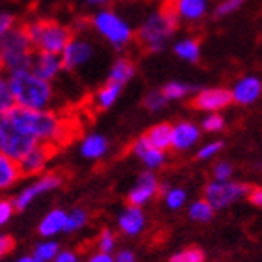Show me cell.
Listing matches in <instances>:
<instances>
[{
	"instance_id": "obj_1",
	"label": "cell",
	"mask_w": 262,
	"mask_h": 262,
	"mask_svg": "<svg viewBox=\"0 0 262 262\" xmlns=\"http://www.w3.org/2000/svg\"><path fill=\"white\" fill-rule=\"evenodd\" d=\"M8 86L13 96L15 107L30 111H43L53 98V88L47 81L39 79L32 71H15L8 79Z\"/></svg>"
},
{
	"instance_id": "obj_2",
	"label": "cell",
	"mask_w": 262,
	"mask_h": 262,
	"mask_svg": "<svg viewBox=\"0 0 262 262\" xmlns=\"http://www.w3.org/2000/svg\"><path fill=\"white\" fill-rule=\"evenodd\" d=\"M6 116L23 133L30 135L38 142L56 141L64 133L62 120L55 113H49V111H30V109H21V107H13Z\"/></svg>"
},
{
	"instance_id": "obj_3",
	"label": "cell",
	"mask_w": 262,
	"mask_h": 262,
	"mask_svg": "<svg viewBox=\"0 0 262 262\" xmlns=\"http://www.w3.org/2000/svg\"><path fill=\"white\" fill-rule=\"evenodd\" d=\"M32 58V43L25 34V28H11L0 39V68L10 73L30 71Z\"/></svg>"
},
{
	"instance_id": "obj_4",
	"label": "cell",
	"mask_w": 262,
	"mask_h": 262,
	"mask_svg": "<svg viewBox=\"0 0 262 262\" xmlns=\"http://www.w3.org/2000/svg\"><path fill=\"white\" fill-rule=\"evenodd\" d=\"M32 47L36 45L39 53L45 55H60L66 45L71 41V30L55 21H36L25 27Z\"/></svg>"
},
{
	"instance_id": "obj_5",
	"label": "cell",
	"mask_w": 262,
	"mask_h": 262,
	"mask_svg": "<svg viewBox=\"0 0 262 262\" xmlns=\"http://www.w3.org/2000/svg\"><path fill=\"white\" fill-rule=\"evenodd\" d=\"M176 28H178V19L167 11H161V13L152 15L142 25L139 39L150 53H158L163 49L167 38L174 34Z\"/></svg>"
},
{
	"instance_id": "obj_6",
	"label": "cell",
	"mask_w": 262,
	"mask_h": 262,
	"mask_svg": "<svg viewBox=\"0 0 262 262\" xmlns=\"http://www.w3.org/2000/svg\"><path fill=\"white\" fill-rule=\"evenodd\" d=\"M36 139L23 133L8 116H0V154L13 161H21L34 146Z\"/></svg>"
},
{
	"instance_id": "obj_7",
	"label": "cell",
	"mask_w": 262,
	"mask_h": 262,
	"mask_svg": "<svg viewBox=\"0 0 262 262\" xmlns=\"http://www.w3.org/2000/svg\"><path fill=\"white\" fill-rule=\"evenodd\" d=\"M251 189L249 184H234V182H212L204 189V201L210 204L212 210H221L229 204L247 195Z\"/></svg>"
},
{
	"instance_id": "obj_8",
	"label": "cell",
	"mask_w": 262,
	"mask_h": 262,
	"mask_svg": "<svg viewBox=\"0 0 262 262\" xmlns=\"http://www.w3.org/2000/svg\"><path fill=\"white\" fill-rule=\"evenodd\" d=\"M94 27L98 28V32L109 39L115 47H124L131 39V28L127 27V23H124L116 15L115 11H99L98 15L94 17Z\"/></svg>"
},
{
	"instance_id": "obj_9",
	"label": "cell",
	"mask_w": 262,
	"mask_h": 262,
	"mask_svg": "<svg viewBox=\"0 0 262 262\" xmlns=\"http://www.w3.org/2000/svg\"><path fill=\"white\" fill-rule=\"evenodd\" d=\"M51 156H53V146H51L49 142H38L21 161H17L21 176H32L41 172Z\"/></svg>"
},
{
	"instance_id": "obj_10",
	"label": "cell",
	"mask_w": 262,
	"mask_h": 262,
	"mask_svg": "<svg viewBox=\"0 0 262 262\" xmlns=\"http://www.w3.org/2000/svg\"><path fill=\"white\" fill-rule=\"evenodd\" d=\"M60 184H62V176L60 174L43 176V178L36 182L34 186L27 187V189H23V191L19 193V196H17L15 202H13V208H15V210H25V208H27L38 195H41V193H47V191H53V189H56Z\"/></svg>"
},
{
	"instance_id": "obj_11",
	"label": "cell",
	"mask_w": 262,
	"mask_h": 262,
	"mask_svg": "<svg viewBox=\"0 0 262 262\" xmlns=\"http://www.w3.org/2000/svg\"><path fill=\"white\" fill-rule=\"evenodd\" d=\"M232 101V96H230V90L227 88H208V90H202L195 96V99L191 101V105L199 111H215L223 109Z\"/></svg>"
},
{
	"instance_id": "obj_12",
	"label": "cell",
	"mask_w": 262,
	"mask_h": 262,
	"mask_svg": "<svg viewBox=\"0 0 262 262\" xmlns=\"http://www.w3.org/2000/svg\"><path fill=\"white\" fill-rule=\"evenodd\" d=\"M206 10L208 0H169L163 11L174 15L176 19L196 21V19H201L206 13Z\"/></svg>"
},
{
	"instance_id": "obj_13",
	"label": "cell",
	"mask_w": 262,
	"mask_h": 262,
	"mask_svg": "<svg viewBox=\"0 0 262 262\" xmlns=\"http://www.w3.org/2000/svg\"><path fill=\"white\" fill-rule=\"evenodd\" d=\"M62 53H64V56L60 58L62 68L64 70H75V68H79V66L90 60L92 47L86 41H82V39H71Z\"/></svg>"
},
{
	"instance_id": "obj_14",
	"label": "cell",
	"mask_w": 262,
	"mask_h": 262,
	"mask_svg": "<svg viewBox=\"0 0 262 262\" xmlns=\"http://www.w3.org/2000/svg\"><path fill=\"white\" fill-rule=\"evenodd\" d=\"M262 92V82L257 77H244L236 82L234 88H232V101L240 105H251L255 103L258 98H260Z\"/></svg>"
},
{
	"instance_id": "obj_15",
	"label": "cell",
	"mask_w": 262,
	"mask_h": 262,
	"mask_svg": "<svg viewBox=\"0 0 262 262\" xmlns=\"http://www.w3.org/2000/svg\"><path fill=\"white\" fill-rule=\"evenodd\" d=\"M158 193V178L152 174V172H142L139 176V182H137V187L129 193V204L131 206L139 208L141 204L148 202L154 195Z\"/></svg>"
},
{
	"instance_id": "obj_16",
	"label": "cell",
	"mask_w": 262,
	"mask_h": 262,
	"mask_svg": "<svg viewBox=\"0 0 262 262\" xmlns=\"http://www.w3.org/2000/svg\"><path fill=\"white\" fill-rule=\"evenodd\" d=\"M62 70V62L58 55H45V53H39L36 58L32 60V66H30V71L34 75L43 79V81L49 82L53 77Z\"/></svg>"
},
{
	"instance_id": "obj_17",
	"label": "cell",
	"mask_w": 262,
	"mask_h": 262,
	"mask_svg": "<svg viewBox=\"0 0 262 262\" xmlns=\"http://www.w3.org/2000/svg\"><path fill=\"white\" fill-rule=\"evenodd\" d=\"M199 139V127L191 122H180L172 127V137H170V146L174 150H187Z\"/></svg>"
},
{
	"instance_id": "obj_18",
	"label": "cell",
	"mask_w": 262,
	"mask_h": 262,
	"mask_svg": "<svg viewBox=\"0 0 262 262\" xmlns=\"http://www.w3.org/2000/svg\"><path fill=\"white\" fill-rule=\"evenodd\" d=\"M133 154H135L137 158H141L142 161H144V165H148L150 169H156L159 165H163V161H165V154L150 146L144 137H141V139L133 144Z\"/></svg>"
},
{
	"instance_id": "obj_19",
	"label": "cell",
	"mask_w": 262,
	"mask_h": 262,
	"mask_svg": "<svg viewBox=\"0 0 262 262\" xmlns=\"http://www.w3.org/2000/svg\"><path fill=\"white\" fill-rule=\"evenodd\" d=\"M170 137H172V126L163 122V124H158V126L150 127L148 133L144 135V139H146V142L152 148L163 152V150H167V148L170 146Z\"/></svg>"
},
{
	"instance_id": "obj_20",
	"label": "cell",
	"mask_w": 262,
	"mask_h": 262,
	"mask_svg": "<svg viewBox=\"0 0 262 262\" xmlns=\"http://www.w3.org/2000/svg\"><path fill=\"white\" fill-rule=\"evenodd\" d=\"M144 227V213L141 212V208L131 206L120 215V229L122 232H126L129 236L139 234Z\"/></svg>"
},
{
	"instance_id": "obj_21",
	"label": "cell",
	"mask_w": 262,
	"mask_h": 262,
	"mask_svg": "<svg viewBox=\"0 0 262 262\" xmlns=\"http://www.w3.org/2000/svg\"><path fill=\"white\" fill-rule=\"evenodd\" d=\"M19 178H21V172H19L17 161L0 154V189L11 187Z\"/></svg>"
},
{
	"instance_id": "obj_22",
	"label": "cell",
	"mask_w": 262,
	"mask_h": 262,
	"mask_svg": "<svg viewBox=\"0 0 262 262\" xmlns=\"http://www.w3.org/2000/svg\"><path fill=\"white\" fill-rule=\"evenodd\" d=\"M107 148H109V142L107 139L101 135H88L84 141H82V146H81V152L84 158L88 159H98L101 158L105 152H107Z\"/></svg>"
},
{
	"instance_id": "obj_23",
	"label": "cell",
	"mask_w": 262,
	"mask_h": 262,
	"mask_svg": "<svg viewBox=\"0 0 262 262\" xmlns=\"http://www.w3.org/2000/svg\"><path fill=\"white\" fill-rule=\"evenodd\" d=\"M66 223V212L64 210H53L43 217V221L39 223V234L41 236H53L56 232H60L64 229Z\"/></svg>"
},
{
	"instance_id": "obj_24",
	"label": "cell",
	"mask_w": 262,
	"mask_h": 262,
	"mask_svg": "<svg viewBox=\"0 0 262 262\" xmlns=\"http://www.w3.org/2000/svg\"><path fill=\"white\" fill-rule=\"evenodd\" d=\"M135 73V66L133 62H129L127 58H120V60H116L111 68V73H109V82H115V84H124L127 82L133 77Z\"/></svg>"
},
{
	"instance_id": "obj_25",
	"label": "cell",
	"mask_w": 262,
	"mask_h": 262,
	"mask_svg": "<svg viewBox=\"0 0 262 262\" xmlns=\"http://www.w3.org/2000/svg\"><path fill=\"white\" fill-rule=\"evenodd\" d=\"M120 90H122L120 84L107 82V84H105V86L98 92V96H96V101H98L99 109H109L111 105L118 99V96H120Z\"/></svg>"
},
{
	"instance_id": "obj_26",
	"label": "cell",
	"mask_w": 262,
	"mask_h": 262,
	"mask_svg": "<svg viewBox=\"0 0 262 262\" xmlns=\"http://www.w3.org/2000/svg\"><path fill=\"white\" fill-rule=\"evenodd\" d=\"M174 53L187 62H199L201 47H199V41H195V39H184V41H178L174 45Z\"/></svg>"
},
{
	"instance_id": "obj_27",
	"label": "cell",
	"mask_w": 262,
	"mask_h": 262,
	"mask_svg": "<svg viewBox=\"0 0 262 262\" xmlns=\"http://www.w3.org/2000/svg\"><path fill=\"white\" fill-rule=\"evenodd\" d=\"M58 244L56 242H45V244H39L36 249H34L32 258L36 262H49L55 260V257L58 255Z\"/></svg>"
},
{
	"instance_id": "obj_28",
	"label": "cell",
	"mask_w": 262,
	"mask_h": 262,
	"mask_svg": "<svg viewBox=\"0 0 262 262\" xmlns=\"http://www.w3.org/2000/svg\"><path fill=\"white\" fill-rule=\"evenodd\" d=\"M84 225H86V212H84V210L75 208V210H71L70 213H66V223H64L66 232L79 230L81 227H84Z\"/></svg>"
},
{
	"instance_id": "obj_29",
	"label": "cell",
	"mask_w": 262,
	"mask_h": 262,
	"mask_svg": "<svg viewBox=\"0 0 262 262\" xmlns=\"http://www.w3.org/2000/svg\"><path fill=\"white\" fill-rule=\"evenodd\" d=\"M13 107H15V101H13V96L10 92L8 81L0 77V116H6Z\"/></svg>"
},
{
	"instance_id": "obj_30",
	"label": "cell",
	"mask_w": 262,
	"mask_h": 262,
	"mask_svg": "<svg viewBox=\"0 0 262 262\" xmlns=\"http://www.w3.org/2000/svg\"><path fill=\"white\" fill-rule=\"evenodd\" d=\"M189 217L193 221H210L213 217V210L210 208V204L206 201H196L189 208Z\"/></svg>"
},
{
	"instance_id": "obj_31",
	"label": "cell",
	"mask_w": 262,
	"mask_h": 262,
	"mask_svg": "<svg viewBox=\"0 0 262 262\" xmlns=\"http://www.w3.org/2000/svg\"><path fill=\"white\" fill-rule=\"evenodd\" d=\"M204 251L199 247H187L170 257V262H204Z\"/></svg>"
},
{
	"instance_id": "obj_32",
	"label": "cell",
	"mask_w": 262,
	"mask_h": 262,
	"mask_svg": "<svg viewBox=\"0 0 262 262\" xmlns=\"http://www.w3.org/2000/svg\"><path fill=\"white\" fill-rule=\"evenodd\" d=\"M193 86H187V84H182V82H169L167 86L161 90V94L165 96V99H180L184 98L187 92H191Z\"/></svg>"
},
{
	"instance_id": "obj_33",
	"label": "cell",
	"mask_w": 262,
	"mask_h": 262,
	"mask_svg": "<svg viewBox=\"0 0 262 262\" xmlns=\"http://www.w3.org/2000/svg\"><path fill=\"white\" fill-rule=\"evenodd\" d=\"M165 201H167V206L176 210L186 202V191L184 189H170L165 193Z\"/></svg>"
},
{
	"instance_id": "obj_34",
	"label": "cell",
	"mask_w": 262,
	"mask_h": 262,
	"mask_svg": "<svg viewBox=\"0 0 262 262\" xmlns=\"http://www.w3.org/2000/svg\"><path fill=\"white\" fill-rule=\"evenodd\" d=\"M202 127L206 131H221L225 127V118L217 113H213L202 120Z\"/></svg>"
},
{
	"instance_id": "obj_35",
	"label": "cell",
	"mask_w": 262,
	"mask_h": 262,
	"mask_svg": "<svg viewBox=\"0 0 262 262\" xmlns=\"http://www.w3.org/2000/svg\"><path fill=\"white\" fill-rule=\"evenodd\" d=\"M165 103H167V99L161 92H150L144 99V105L150 111H159L161 107H165Z\"/></svg>"
},
{
	"instance_id": "obj_36",
	"label": "cell",
	"mask_w": 262,
	"mask_h": 262,
	"mask_svg": "<svg viewBox=\"0 0 262 262\" xmlns=\"http://www.w3.org/2000/svg\"><path fill=\"white\" fill-rule=\"evenodd\" d=\"M230 174H232V165L227 161H221L213 167V178L215 182H229Z\"/></svg>"
},
{
	"instance_id": "obj_37",
	"label": "cell",
	"mask_w": 262,
	"mask_h": 262,
	"mask_svg": "<svg viewBox=\"0 0 262 262\" xmlns=\"http://www.w3.org/2000/svg\"><path fill=\"white\" fill-rule=\"evenodd\" d=\"M244 2H246V0H225V2H221V4L217 6V11H215V13H217L219 17L229 15V13L238 10Z\"/></svg>"
},
{
	"instance_id": "obj_38",
	"label": "cell",
	"mask_w": 262,
	"mask_h": 262,
	"mask_svg": "<svg viewBox=\"0 0 262 262\" xmlns=\"http://www.w3.org/2000/svg\"><path fill=\"white\" fill-rule=\"evenodd\" d=\"M98 246H99V249H101L99 253H111L113 251V247H115V236H113L111 230H103V232H101Z\"/></svg>"
},
{
	"instance_id": "obj_39",
	"label": "cell",
	"mask_w": 262,
	"mask_h": 262,
	"mask_svg": "<svg viewBox=\"0 0 262 262\" xmlns=\"http://www.w3.org/2000/svg\"><path fill=\"white\" fill-rule=\"evenodd\" d=\"M221 148H223V142H221V141L212 142V144H206L204 148H201V150H199V158H201V159L212 158V156H215V154H217Z\"/></svg>"
},
{
	"instance_id": "obj_40",
	"label": "cell",
	"mask_w": 262,
	"mask_h": 262,
	"mask_svg": "<svg viewBox=\"0 0 262 262\" xmlns=\"http://www.w3.org/2000/svg\"><path fill=\"white\" fill-rule=\"evenodd\" d=\"M13 202L10 201H0V225H4L10 221V217L13 215Z\"/></svg>"
},
{
	"instance_id": "obj_41",
	"label": "cell",
	"mask_w": 262,
	"mask_h": 262,
	"mask_svg": "<svg viewBox=\"0 0 262 262\" xmlns=\"http://www.w3.org/2000/svg\"><path fill=\"white\" fill-rule=\"evenodd\" d=\"M11 27H13V17L10 13H0V39L10 32Z\"/></svg>"
},
{
	"instance_id": "obj_42",
	"label": "cell",
	"mask_w": 262,
	"mask_h": 262,
	"mask_svg": "<svg viewBox=\"0 0 262 262\" xmlns=\"http://www.w3.org/2000/svg\"><path fill=\"white\" fill-rule=\"evenodd\" d=\"M13 246H15V240L11 238V236H0V258L4 257V255H8V253L13 249Z\"/></svg>"
},
{
	"instance_id": "obj_43",
	"label": "cell",
	"mask_w": 262,
	"mask_h": 262,
	"mask_svg": "<svg viewBox=\"0 0 262 262\" xmlns=\"http://www.w3.org/2000/svg\"><path fill=\"white\" fill-rule=\"evenodd\" d=\"M247 195H249V201H251L253 206H258V208L262 206V189L260 187L251 186V189H249Z\"/></svg>"
},
{
	"instance_id": "obj_44",
	"label": "cell",
	"mask_w": 262,
	"mask_h": 262,
	"mask_svg": "<svg viewBox=\"0 0 262 262\" xmlns=\"http://www.w3.org/2000/svg\"><path fill=\"white\" fill-rule=\"evenodd\" d=\"M55 262H79V257L73 251H62L55 257Z\"/></svg>"
},
{
	"instance_id": "obj_45",
	"label": "cell",
	"mask_w": 262,
	"mask_h": 262,
	"mask_svg": "<svg viewBox=\"0 0 262 262\" xmlns=\"http://www.w3.org/2000/svg\"><path fill=\"white\" fill-rule=\"evenodd\" d=\"M88 262H115V258L111 257L109 253H96L88 258Z\"/></svg>"
},
{
	"instance_id": "obj_46",
	"label": "cell",
	"mask_w": 262,
	"mask_h": 262,
	"mask_svg": "<svg viewBox=\"0 0 262 262\" xmlns=\"http://www.w3.org/2000/svg\"><path fill=\"white\" fill-rule=\"evenodd\" d=\"M115 262H135V255L131 251H120L116 255Z\"/></svg>"
},
{
	"instance_id": "obj_47",
	"label": "cell",
	"mask_w": 262,
	"mask_h": 262,
	"mask_svg": "<svg viewBox=\"0 0 262 262\" xmlns=\"http://www.w3.org/2000/svg\"><path fill=\"white\" fill-rule=\"evenodd\" d=\"M17 262H36V260H34L32 257H23V258H19Z\"/></svg>"
},
{
	"instance_id": "obj_48",
	"label": "cell",
	"mask_w": 262,
	"mask_h": 262,
	"mask_svg": "<svg viewBox=\"0 0 262 262\" xmlns=\"http://www.w3.org/2000/svg\"><path fill=\"white\" fill-rule=\"evenodd\" d=\"M88 2H105V0H88Z\"/></svg>"
}]
</instances>
